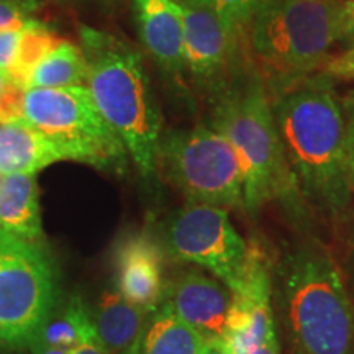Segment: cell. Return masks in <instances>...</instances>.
<instances>
[{"mask_svg":"<svg viewBox=\"0 0 354 354\" xmlns=\"http://www.w3.org/2000/svg\"><path fill=\"white\" fill-rule=\"evenodd\" d=\"M269 97L300 196L325 216L343 214L353 190L344 159V113L328 76L305 77Z\"/></svg>","mask_w":354,"mask_h":354,"instance_id":"cell-1","label":"cell"},{"mask_svg":"<svg viewBox=\"0 0 354 354\" xmlns=\"http://www.w3.org/2000/svg\"><path fill=\"white\" fill-rule=\"evenodd\" d=\"M272 295L292 354H354V305L320 241L286 251L274 269Z\"/></svg>","mask_w":354,"mask_h":354,"instance_id":"cell-2","label":"cell"},{"mask_svg":"<svg viewBox=\"0 0 354 354\" xmlns=\"http://www.w3.org/2000/svg\"><path fill=\"white\" fill-rule=\"evenodd\" d=\"M210 127L223 135L240 158L245 174V209L258 214L279 202L290 215L307 207L287 162L271 97L259 74L227 82L215 94Z\"/></svg>","mask_w":354,"mask_h":354,"instance_id":"cell-3","label":"cell"},{"mask_svg":"<svg viewBox=\"0 0 354 354\" xmlns=\"http://www.w3.org/2000/svg\"><path fill=\"white\" fill-rule=\"evenodd\" d=\"M79 46L87 63L86 87L97 109L148 179L158 169L162 125L141 55L123 39L87 25L79 26Z\"/></svg>","mask_w":354,"mask_h":354,"instance_id":"cell-4","label":"cell"},{"mask_svg":"<svg viewBox=\"0 0 354 354\" xmlns=\"http://www.w3.org/2000/svg\"><path fill=\"white\" fill-rule=\"evenodd\" d=\"M251 51L271 92L308 77L338 41L336 0H268L250 28Z\"/></svg>","mask_w":354,"mask_h":354,"instance_id":"cell-5","label":"cell"},{"mask_svg":"<svg viewBox=\"0 0 354 354\" xmlns=\"http://www.w3.org/2000/svg\"><path fill=\"white\" fill-rule=\"evenodd\" d=\"M24 122L38 128L63 149L68 161L122 172L128 151L105 122L86 86L64 88H26Z\"/></svg>","mask_w":354,"mask_h":354,"instance_id":"cell-6","label":"cell"},{"mask_svg":"<svg viewBox=\"0 0 354 354\" xmlns=\"http://www.w3.org/2000/svg\"><path fill=\"white\" fill-rule=\"evenodd\" d=\"M158 167L189 203L245 207V174L233 146L210 125L162 133Z\"/></svg>","mask_w":354,"mask_h":354,"instance_id":"cell-7","label":"cell"},{"mask_svg":"<svg viewBox=\"0 0 354 354\" xmlns=\"http://www.w3.org/2000/svg\"><path fill=\"white\" fill-rule=\"evenodd\" d=\"M56 302V266L43 241L0 230V348L30 346Z\"/></svg>","mask_w":354,"mask_h":354,"instance_id":"cell-8","label":"cell"},{"mask_svg":"<svg viewBox=\"0 0 354 354\" xmlns=\"http://www.w3.org/2000/svg\"><path fill=\"white\" fill-rule=\"evenodd\" d=\"M161 246L174 261L209 271L232 294L241 289L250 245L234 230L225 209L187 202L166 220Z\"/></svg>","mask_w":354,"mask_h":354,"instance_id":"cell-9","label":"cell"},{"mask_svg":"<svg viewBox=\"0 0 354 354\" xmlns=\"http://www.w3.org/2000/svg\"><path fill=\"white\" fill-rule=\"evenodd\" d=\"M277 336L272 310V269L263 248L251 243L245 281L232 294L223 339L233 354H251Z\"/></svg>","mask_w":354,"mask_h":354,"instance_id":"cell-10","label":"cell"},{"mask_svg":"<svg viewBox=\"0 0 354 354\" xmlns=\"http://www.w3.org/2000/svg\"><path fill=\"white\" fill-rule=\"evenodd\" d=\"M184 12V66L198 86L215 94L225 86L236 35L228 30L215 8L189 7Z\"/></svg>","mask_w":354,"mask_h":354,"instance_id":"cell-11","label":"cell"},{"mask_svg":"<svg viewBox=\"0 0 354 354\" xmlns=\"http://www.w3.org/2000/svg\"><path fill=\"white\" fill-rule=\"evenodd\" d=\"M192 326L203 339L223 336L232 292L218 279L187 269L166 281L161 304Z\"/></svg>","mask_w":354,"mask_h":354,"instance_id":"cell-12","label":"cell"},{"mask_svg":"<svg viewBox=\"0 0 354 354\" xmlns=\"http://www.w3.org/2000/svg\"><path fill=\"white\" fill-rule=\"evenodd\" d=\"M117 292L128 302L154 312L165 292L162 246L148 233H130L115 250Z\"/></svg>","mask_w":354,"mask_h":354,"instance_id":"cell-13","label":"cell"},{"mask_svg":"<svg viewBox=\"0 0 354 354\" xmlns=\"http://www.w3.org/2000/svg\"><path fill=\"white\" fill-rule=\"evenodd\" d=\"M140 41L151 59L167 74L184 66V12L179 0H133Z\"/></svg>","mask_w":354,"mask_h":354,"instance_id":"cell-14","label":"cell"},{"mask_svg":"<svg viewBox=\"0 0 354 354\" xmlns=\"http://www.w3.org/2000/svg\"><path fill=\"white\" fill-rule=\"evenodd\" d=\"M68 161L63 149L26 122L0 125V172L37 176L44 167Z\"/></svg>","mask_w":354,"mask_h":354,"instance_id":"cell-15","label":"cell"},{"mask_svg":"<svg viewBox=\"0 0 354 354\" xmlns=\"http://www.w3.org/2000/svg\"><path fill=\"white\" fill-rule=\"evenodd\" d=\"M149 313L128 302L117 290L105 292L92 318L97 336L109 354H135Z\"/></svg>","mask_w":354,"mask_h":354,"instance_id":"cell-16","label":"cell"},{"mask_svg":"<svg viewBox=\"0 0 354 354\" xmlns=\"http://www.w3.org/2000/svg\"><path fill=\"white\" fill-rule=\"evenodd\" d=\"M0 230L28 241L44 240L35 176L3 174L0 183Z\"/></svg>","mask_w":354,"mask_h":354,"instance_id":"cell-17","label":"cell"},{"mask_svg":"<svg viewBox=\"0 0 354 354\" xmlns=\"http://www.w3.org/2000/svg\"><path fill=\"white\" fill-rule=\"evenodd\" d=\"M203 336L165 305L149 313L135 354H201Z\"/></svg>","mask_w":354,"mask_h":354,"instance_id":"cell-18","label":"cell"},{"mask_svg":"<svg viewBox=\"0 0 354 354\" xmlns=\"http://www.w3.org/2000/svg\"><path fill=\"white\" fill-rule=\"evenodd\" d=\"M87 63L81 46L59 39L35 66L26 88H64L86 86Z\"/></svg>","mask_w":354,"mask_h":354,"instance_id":"cell-19","label":"cell"},{"mask_svg":"<svg viewBox=\"0 0 354 354\" xmlns=\"http://www.w3.org/2000/svg\"><path fill=\"white\" fill-rule=\"evenodd\" d=\"M95 333L94 318L81 297H71L59 312H53L30 343L32 353L46 348H76L79 343Z\"/></svg>","mask_w":354,"mask_h":354,"instance_id":"cell-20","label":"cell"},{"mask_svg":"<svg viewBox=\"0 0 354 354\" xmlns=\"http://www.w3.org/2000/svg\"><path fill=\"white\" fill-rule=\"evenodd\" d=\"M268 0H214L215 12L218 13L223 24L228 26L232 33L240 37L243 32L250 28L251 20L256 12Z\"/></svg>","mask_w":354,"mask_h":354,"instance_id":"cell-21","label":"cell"},{"mask_svg":"<svg viewBox=\"0 0 354 354\" xmlns=\"http://www.w3.org/2000/svg\"><path fill=\"white\" fill-rule=\"evenodd\" d=\"M24 94V87L0 73V125L24 120V112H21Z\"/></svg>","mask_w":354,"mask_h":354,"instance_id":"cell-22","label":"cell"},{"mask_svg":"<svg viewBox=\"0 0 354 354\" xmlns=\"http://www.w3.org/2000/svg\"><path fill=\"white\" fill-rule=\"evenodd\" d=\"M38 7V0H0V30L13 28L32 20Z\"/></svg>","mask_w":354,"mask_h":354,"instance_id":"cell-23","label":"cell"},{"mask_svg":"<svg viewBox=\"0 0 354 354\" xmlns=\"http://www.w3.org/2000/svg\"><path fill=\"white\" fill-rule=\"evenodd\" d=\"M24 25L13 26V28L7 30H0V73L6 74L7 77L8 74L12 73L13 64H15L17 61V55H19Z\"/></svg>","mask_w":354,"mask_h":354,"instance_id":"cell-24","label":"cell"},{"mask_svg":"<svg viewBox=\"0 0 354 354\" xmlns=\"http://www.w3.org/2000/svg\"><path fill=\"white\" fill-rule=\"evenodd\" d=\"M344 159L349 185L354 192V94L344 102Z\"/></svg>","mask_w":354,"mask_h":354,"instance_id":"cell-25","label":"cell"},{"mask_svg":"<svg viewBox=\"0 0 354 354\" xmlns=\"http://www.w3.org/2000/svg\"><path fill=\"white\" fill-rule=\"evenodd\" d=\"M338 7V41L354 46V0H336Z\"/></svg>","mask_w":354,"mask_h":354,"instance_id":"cell-26","label":"cell"},{"mask_svg":"<svg viewBox=\"0 0 354 354\" xmlns=\"http://www.w3.org/2000/svg\"><path fill=\"white\" fill-rule=\"evenodd\" d=\"M323 74L330 77H339V79H351L354 81V59H349L344 55L328 59L323 64Z\"/></svg>","mask_w":354,"mask_h":354,"instance_id":"cell-27","label":"cell"},{"mask_svg":"<svg viewBox=\"0 0 354 354\" xmlns=\"http://www.w3.org/2000/svg\"><path fill=\"white\" fill-rule=\"evenodd\" d=\"M73 354H109L104 344L97 336V331L94 335H91L88 338L84 339L82 343H79L76 348L73 349Z\"/></svg>","mask_w":354,"mask_h":354,"instance_id":"cell-28","label":"cell"},{"mask_svg":"<svg viewBox=\"0 0 354 354\" xmlns=\"http://www.w3.org/2000/svg\"><path fill=\"white\" fill-rule=\"evenodd\" d=\"M201 354H233L221 338L205 339Z\"/></svg>","mask_w":354,"mask_h":354,"instance_id":"cell-29","label":"cell"},{"mask_svg":"<svg viewBox=\"0 0 354 354\" xmlns=\"http://www.w3.org/2000/svg\"><path fill=\"white\" fill-rule=\"evenodd\" d=\"M251 354H281V344H279L277 336H274V338L269 339V342L263 344V346L254 349Z\"/></svg>","mask_w":354,"mask_h":354,"instance_id":"cell-30","label":"cell"},{"mask_svg":"<svg viewBox=\"0 0 354 354\" xmlns=\"http://www.w3.org/2000/svg\"><path fill=\"white\" fill-rule=\"evenodd\" d=\"M180 3L189 7H198V8H215L214 0H179Z\"/></svg>","mask_w":354,"mask_h":354,"instance_id":"cell-31","label":"cell"},{"mask_svg":"<svg viewBox=\"0 0 354 354\" xmlns=\"http://www.w3.org/2000/svg\"><path fill=\"white\" fill-rule=\"evenodd\" d=\"M73 349L71 348H46V349H41V351H38L35 354H73Z\"/></svg>","mask_w":354,"mask_h":354,"instance_id":"cell-32","label":"cell"},{"mask_svg":"<svg viewBox=\"0 0 354 354\" xmlns=\"http://www.w3.org/2000/svg\"><path fill=\"white\" fill-rule=\"evenodd\" d=\"M344 56H346V57H349V59H354V46L351 48V50H349V51H346V53H344Z\"/></svg>","mask_w":354,"mask_h":354,"instance_id":"cell-33","label":"cell"},{"mask_svg":"<svg viewBox=\"0 0 354 354\" xmlns=\"http://www.w3.org/2000/svg\"><path fill=\"white\" fill-rule=\"evenodd\" d=\"M61 2H77V0H61ZM104 2V0H102Z\"/></svg>","mask_w":354,"mask_h":354,"instance_id":"cell-34","label":"cell"},{"mask_svg":"<svg viewBox=\"0 0 354 354\" xmlns=\"http://www.w3.org/2000/svg\"><path fill=\"white\" fill-rule=\"evenodd\" d=\"M2 179H3V174H2V172H0V183H2Z\"/></svg>","mask_w":354,"mask_h":354,"instance_id":"cell-35","label":"cell"}]
</instances>
